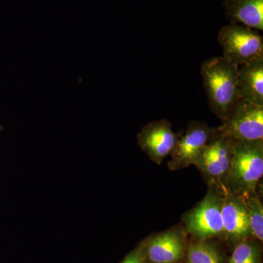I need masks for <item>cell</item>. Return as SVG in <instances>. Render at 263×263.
I'll return each mask as SVG.
<instances>
[{
	"label": "cell",
	"instance_id": "obj_1",
	"mask_svg": "<svg viewBox=\"0 0 263 263\" xmlns=\"http://www.w3.org/2000/svg\"><path fill=\"white\" fill-rule=\"evenodd\" d=\"M200 73L209 106L224 122L239 99L238 67L223 56L212 57L202 62Z\"/></svg>",
	"mask_w": 263,
	"mask_h": 263
},
{
	"label": "cell",
	"instance_id": "obj_2",
	"mask_svg": "<svg viewBox=\"0 0 263 263\" xmlns=\"http://www.w3.org/2000/svg\"><path fill=\"white\" fill-rule=\"evenodd\" d=\"M263 174V141L233 142L227 181L238 195L255 193Z\"/></svg>",
	"mask_w": 263,
	"mask_h": 263
},
{
	"label": "cell",
	"instance_id": "obj_3",
	"mask_svg": "<svg viewBox=\"0 0 263 263\" xmlns=\"http://www.w3.org/2000/svg\"><path fill=\"white\" fill-rule=\"evenodd\" d=\"M218 41L223 57L238 67L263 59V39L256 29L230 23L221 27Z\"/></svg>",
	"mask_w": 263,
	"mask_h": 263
},
{
	"label": "cell",
	"instance_id": "obj_4",
	"mask_svg": "<svg viewBox=\"0 0 263 263\" xmlns=\"http://www.w3.org/2000/svg\"><path fill=\"white\" fill-rule=\"evenodd\" d=\"M216 133L233 141H263V105L239 98Z\"/></svg>",
	"mask_w": 263,
	"mask_h": 263
},
{
	"label": "cell",
	"instance_id": "obj_5",
	"mask_svg": "<svg viewBox=\"0 0 263 263\" xmlns=\"http://www.w3.org/2000/svg\"><path fill=\"white\" fill-rule=\"evenodd\" d=\"M221 208L222 197L216 192H209L185 218L189 231L202 239L223 233Z\"/></svg>",
	"mask_w": 263,
	"mask_h": 263
},
{
	"label": "cell",
	"instance_id": "obj_6",
	"mask_svg": "<svg viewBox=\"0 0 263 263\" xmlns=\"http://www.w3.org/2000/svg\"><path fill=\"white\" fill-rule=\"evenodd\" d=\"M215 129L200 122H191L183 136H179L168 165L176 171L195 164L205 145L215 136Z\"/></svg>",
	"mask_w": 263,
	"mask_h": 263
},
{
	"label": "cell",
	"instance_id": "obj_7",
	"mask_svg": "<svg viewBox=\"0 0 263 263\" xmlns=\"http://www.w3.org/2000/svg\"><path fill=\"white\" fill-rule=\"evenodd\" d=\"M179 136L165 119L148 123L137 136L141 149L157 164L172 154Z\"/></svg>",
	"mask_w": 263,
	"mask_h": 263
},
{
	"label": "cell",
	"instance_id": "obj_8",
	"mask_svg": "<svg viewBox=\"0 0 263 263\" xmlns=\"http://www.w3.org/2000/svg\"><path fill=\"white\" fill-rule=\"evenodd\" d=\"M233 142L216 131L215 136L204 147L194 165L214 181L226 179L233 158Z\"/></svg>",
	"mask_w": 263,
	"mask_h": 263
},
{
	"label": "cell",
	"instance_id": "obj_9",
	"mask_svg": "<svg viewBox=\"0 0 263 263\" xmlns=\"http://www.w3.org/2000/svg\"><path fill=\"white\" fill-rule=\"evenodd\" d=\"M224 193L221 208L224 232L235 239L245 238L252 233L245 202L239 195L229 191Z\"/></svg>",
	"mask_w": 263,
	"mask_h": 263
},
{
	"label": "cell",
	"instance_id": "obj_10",
	"mask_svg": "<svg viewBox=\"0 0 263 263\" xmlns=\"http://www.w3.org/2000/svg\"><path fill=\"white\" fill-rule=\"evenodd\" d=\"M224 13L230 23L263 29V0H224Z\"/></svg>",
	"mask_w": 263,
	"mask_h": 263
},
{
	"label": "cell",
	"instance_id": "obj_11",
	"mask_svg": "<svg viewBox=\"0 0 263 263\" xmlns=\"http://www.w3.org/2000/svg\"><path fill=\"white\" fill-rule=\"evenodd\" d=\"M238 93L239 98L263 105V59L238 67Z\"/></svg>",
	"mask_w": 263,
	"mask_h": 263
},
{
	"label": "cell",
	"instance_id": "obj_12",
	"mask_svg": "<svg viewBox=\"0 0 263 263\" xmlns=\"http://www.w3.org/2000/svg\"><path fill=\"white\" fill-rule=\"evenodd\" d=\"M183 243L175 232H166L151 240L147 248L148 258L155 263H174L181 259Z\"/></svg>",
	"mask_w": 263,
	"mask_h": 263
},
{
	"label": "cell",
	"instance_id": "obj_13",
	"mask_svg": "<svg viewBox=\"0 0 263 263\" xmlns=\"http://www.w3.org/2000/svg\"><path fill=\"white\" fill-rule=\"evenodd\" d=\"M248 213L251 232L259 240H263V207L255 193L239 195Z\"/></svg>",
	"mask_w": 263,
	"mask_h": 263
},
{
	"label": "cell",
	"instance_id": "obj_14",
	"mask_svg": "<svg viewBox=\"0 0 263 263\" xmlns=\"http://www.w3.org/2000/svg\"><path fill=\"white\" fill-rule=\"evenodd\" d=\"M187 257L188 263H221V257L216 249L204 242L190 246Z\"/></svg>",
	"mask_w": 263,
	"mask_h": 263
},
{
	"label": "cell",
	"instance_id": "obj_15",
	"mask_svg": "<svg viewBox=\"0 0 263 263\" xmlns=\"http://www.w3.org/2000/svg\"><path fill=\"white\" fill-rule=\"evenodd\" d=\"M257 250L253 245L242 242L233 251L230 263H257Z\"/></svg>",
	"mask_w": 263,
	"mask_h": 263
},
{
	"label": "cell",
	"instance_id": "obj_16",
	"mask_svg": "<svg viewBox=\"0 0 263 263\" xmlns=\"http://www.w3.org/2000/svg\"><path fill=\"white\" fill-rule=\"evenodd\" d=\"M122 263H142L141 257L138 253L131 254L130 255L128 256L127 258L124 259V262Z\"/></svg>",
	"mask_w": 263,
	"mask_h": 263
},
{
	"label": "cell",
	"instance_id": "obj_17",
	"mask_svg": "<svg viewBox=\"0 0 263 263\" xmlns=\"http://www.w3.org/2000/svg\"><path fill=\"white\" fill-rule=\"evenodd\" d=\"M1 129H2V127H0V131H1Z\"/></svg>",
	"mask_w": 263,
	"mask_h": 263
}]
</instances>
